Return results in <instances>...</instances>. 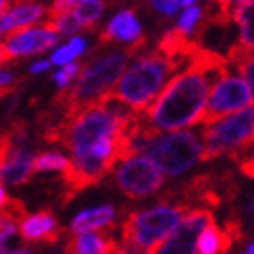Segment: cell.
Segmentation results:
<instances>
[{"mask_svg":"<svg viewBox=\"0 0 254 254\" xmlns=\"http://www.w3.org/2000/svg\"><path fill=\"white\" fill-rule=\"evenodd\" d=\"M114 40H122V42H136V40H141V25H138L136 15H134L132 8L118 12V15L108 23L104 35L99 37L101 44H110Z\"/></svg>","mask_w":254,"mask_h":254,"instance_id":"cell-13","label":"cell"},{"mask_svg":"<svg viewBox=\"0 0 254 254\" xmlns=\"http://www.w3.org/2000/svg\"><path fill=\"white\" fill-rule=\"evenodd\" d=\"M72 8L70 10H64V12H56V15H48V19H46L44 25H46L48 29L58 31L60 35H72V33H77L81 29H91Z\"/></svg>","mask_w":254,"mask_h":254,"instance_id":"cell-17","label":"cell"},{"mask_svg":"<svg viewBox=\"0 0 254 254\" xmlns=\"http://www.w3.org/2000/svg\"><path fill=\"white\" fill-rule=\"evenodd\" d=\"M33 166H35V172H64L70 161L60 155V153H52V151H46V153H40L33 157Z\"/></svg>","mask_w":254,"mask_h":254,"instance_id":"cell-19","label":"cell"},{"mask_svg":"<svg viewBox=\"0 0 254 254\" xmlns=\"http://www.w3.org/2000/svg\"><path fill=\"white\" fill-rule=\"evenodd\" d=\"M246 252H248V254H254V244H250V248H248Z\"/></svg>","mask_w":254,"mask_h":254,"instance_id":"cell-31","label":"cell"},{"mask_svg":"<svg viewBox=\"0 0 254 254\" xmlns=\"http://www.w3.org/2000/svg\"><path fill=\"white\" fill-rule=\"evenodd\" d=\"M254 149V106H246L234 114L207 124L202 132V161L219 155L244 157Z\"/></svg>","mask_w":254,"mask_h":254,"instance_id":"cell-5","label":"cell"},{"mask_svg":"<svg viewBox=\"0 0 254 254\" xmlns=\"http://www.w3.org/2000/svg\"><path fill=\"white\" fill-rule=\"evenodd\" d=\"M200 17H202V8L196 6V4H188L186 10L180 15V19H178V29L184 31L186 35H190L194 31L196 23L200 21Z\"/></svg>","mask_w":254,"mask_h":254,"instance_id":"cell-22","label":"cell"},{"mask_svg":"<svg viewBox=\"0 0 254 254\" xmlns=\"http://www.w3.org/2000/svg\"><path fill=\"white\" fill-rule=\"evenodd\" d=\"M81 68H83L81 62H68V64H64V68H60V70L54 74V81L58 83L60 89H64V87H68L74 79L79 77Z\"/></svg>","mask_w":254,"mask_h":254,"instance_id":"cell-23","label":"cell"},{"mask_svg":"<svg viewBox=\"0 0 254 254\" xmlns=\"http://www.w3.org/2000/svg\"><path fill=\"white\" fill-rule=\"evenodd\" d=\"M194 2H196V0H184L182 4H184V6H188V4H194Z\"/></svg>","mask_w":254,"mask_h":254,"instance_id":"cell-30","label":"cell"},{"mask_svg":"<svg viewBox=\"0 0 254 254\" xmlns=\"http://www.w3.org/2000/svg\"><path fill=\"white\" fill-rule=\"evenodd\" d=\"M116 217V211L112 205L87 209L79 213L74 221L70 223V232H87V230H101V227H110Z\"/></svg>","mask_w":254,"mask_h":254,"instance_id":"cell-16","label":"cell"},{"mask_svg":"<svg viewBox=\"0 0 254 254\" xmlns=\"http://www.w3.org/2000/svg\"><path fill=\"white\" fill-rule=\"evenodd\" d=\"M77 56H79V54L74 52V48L68 44V46H64V48H60L58 52H54L52 62H54V64H68V62H72Z\"/></svg>","mask_w":254,"mask_h":254,"instance_id":"cell-25","label":"cell"},{"mask_svg":"<svg viewBox=\"0 0 254 254\" xmlns=\"http://www.w3.org/2000/svg\"><path fill=\"white\" fill-rule=\"evenodd\" d=\"M141 44H143V40H136L130 48L118 50V52H112L108 56H101L93 62H89L87 66H83L77 81L72 83V87L60 89L58 95L54 97L52 106L56 110H62V118H70L81 108L106 99L112 93V89L116 87L118 79L126 70L128 60L134 56V52Z\"/></svg>","mask_w":254,"mask_h":254,"instance_id":"cell-2","label":"cell"},{"mask_svg":"<svg viewBox=\"0 0 254 254\" xmlns=\"http://www.w3.org/2000/svg\"><path fill=\"white\" fill-rule=\"evenodd\" d=\"M234 238L227 232V227H217L215 223H211L209 227L202 230V234L198 236L196 242V252L200 254H217V252H230V248L234 246Z\"/></svg>","mask_w":254,"mask_h":254,"instance_id":"cell-15","label":"cell"},{"mask_svg":"<svg viewBox=\"0 0 254 254\" xmlns=\"http://www.w3.org/2000/svg\"><path fill=\"white\" fill-rule=\"evenodd\" d=\"M46 12V8L37 2H25V4H17L12 6L8 12L2 15V23H0V29H2V35L10 33L12 29L25 27V25H33L37 19Z\"/></svg>","mask_w":254,"mask_h":254,"instance_id":"cell-14","label":"cell"},{"mask_svg":"<svg viewBox=\"0 0 254 254\" xmlns=\"http://www.w3.org/2000/svg\"><path fill=\"white\" fill-rule=\"evenodd\" d=\"M172 72H176L172 62L159 50H155L141 56L132 66L126 68L110 95L134 112H145L151 101H155V97L163 91V85Z\"/></svg>","mask_w":254,"mask_h":254,"instance_id":"cell-4","label":"cell"},{"mask_svg":"<svg viewBox=\"0 0 254 254\" xmlns=\"http://www.w3.org/2000/svg\"><path fill=\"white\" fill-rule=\"evenodd\" d=\"M240 172L246 178H254V151L246 153L244 157H240Z\"/></svg>","mask_w":254,"mask_h":254,"instance_id":"cell-27","label":"cell"},{"mask_svg":"<svg viewBox=\"0 0 254 254\" xmlns=\"http://www.w3.org/2000/svg\"><path fill=\"white\" fill-rule=\"evenodd\" d=\"M0 168H2V184H27L33 174V157L27 153L21 141L10 132L2 134V151H0Z\"/></svg>","mask_w":254,"mask_h":254,"instance_id":"cell-10","label":"cell"},{"mask_svg":"<svg viewBox=\"0 0 254 254\" xmlns=\"http://www.w3.org/2000/svg\"><path fill=\"white\" fill-rule=\"evenodd\" d=\"M230 60L219 52L198 46L188 68L163 87L143 120L157 130H180L200 124L213 87L230 74Z\"/></svg>","mask_w":254,"mask_h":254,"instance_id":"cell-1","label":"cell"},{"mask_svg":"<svg viewBox=\"0 0 254 254\" xmlns=\"http://www.w3.org/2000/svg\"><path fill=\"white\" fill-rule=\"evenodd\" d=\"M234 21L240 25V46L248 48V52L254 54V0L236 10Z\"/></svg>","mask_w":254,"mask_h":254,"instance_id":"cell-18","label":"cell"},{"mask_svg":"<svg viewBox=\"0 0 254 254\" xmlns=\"http://www.w3.org/2000/svg\"><path fill=\"white\" fill-rule=\"evenodd\" d=\"M72 2H85V0H72Z\"/></svg>","mask_w":254,"mask_h":254,"instance_id":"cell-33","label":"cell"},{"mask_svg":"<svg viewBox=\"0 0 254 254\" xmlns=\"http://www.w3.org/2000/svg\"><path fill=\"white\" fill-rule=\"evenodd\" d=\"M248 209H250V211H254V200L250 202V207H248Z\"/></svg>","mask_w":254,"mask_h":254,"instance_id":"cell-32","label":"cell"},{"mask_svg":"<svg viewBox=\"0 0 254 254\" xmlns=\"http://www.w3.org/2000/svg\"><path fill=\"white\" fill-rule=\"evenodd\" d=\"M19 236L35 244H56L60 238V225L52 211H40L25 217L19 225Z\"/></svg>","mask_w":254,"mask_h":254,"instance_id":"cell-11","label":"cell"},{"mask_svg":"<svg viewBox=\"0 0 254 254\" xmlns=\"http://www.w3.org/2000/svg\"><path fill=\"white\" fill-rule=\"evenodd\" d=\"M104 8H106V4L101 2V0H85V2H77V4H74L72 10L77 12V15L89 25V27L93 29V25L99 21Z\"/></svg>","mask_w":254,"mask_h":254,"instance_id":"cell-20","label":"cell"},{"mask_svg":"<svg viewBox=\"0 0 254 254\" xmlns=\"http://www.w3.org/2000/svg\"><path fill=\"white\" fill-rule=\"evenodd\" d=\"M116 184L124 196L145 198L149 194H155L166 184V172L157 166L155 159L145 153H136L118 163Z\"/></svg>","mask_w":254,"mask_h":254,"instance_id":"cell-6","label":"cell"},{"mask_svg":"<svg viewBox=\"0 0 254 254\" xmlns=\"http://www.w3.org/2000/svg\"><path fill=\"white\" fill-rule=\"evenodd\" d=\"M250 99H252V91H250L248 81L244 79V74L242 77L240 74H236V77L227 74V77H223L213 87L200 124L207 126V124L217 122L219 118L227 116V114L250 106Z\"/></svg>","mask_w":254,"mask_h":254,"instance_id":"cell-7","label":"cell"},{"mask_svg":"<svg viewBox=\"0 0 254 254\" xmlns=\"http://www.w3.org/2000/svg\"><path fill=\"white\" fill-rule=\"evenodd\" d=\"M68 44L74 48V52H77L79 56L85 52V48H87V44H85V40H83V37H72V40H70Z\"/></svg>","mask_w":254,"mask_h":254,"instance_id":"cell-28","label":"cell"},{"mask_svg":"<svg viewBox=\"0 0 254 254\" xmlns=\"http://www.w3.org/2000/svg\"><path fill=\"white\" fill-rule=\"evenodd\" d=\"M58 40H60V33L48 29L46 25H42V27L25 25V27L12 29L10 33L4 35V42L0 46V60H2V64L6 66L8 62L17 60V58L46 52V50L54 48L58 44Z\"/></svg>","mask_w":254,"mask_h":254,"instance_id":"cell-8","label":"cell"},{"mask_svg":"<svg viewBox=\"0 0 254 254\" xmlns=\"http://www.w3.org/2000/svg\"><path fill=\"white\" fill-rule=\"evenodd\" d=\"M50 62H52V60H42V62H35V64L29 68V72H31V74H37V72L46 70V68L50 66Z\"/></svg>","mask_w":254,"mask_h":254,"instance_id":"cell-29","label":"cell"},{"mask_svg":"<svg viewBox=\"0 0 254 254\" xmlns=\"http://www.w3.org/2000/svg\"><path fill=\"white\" fill-rule=\"evenodd\" d=\"M240 72L244 74V79L248 81V85H250V91H252V97H254V54L252 56H248L246 58V62L242 66L238 68Z\"/></svg>","mask_w":254,"mask_h":254,"instance_id":"cell-26","label":"cell"},{"mask_svg":"<svg viewBox=\"0 0 254 254\" xmlns=\"http://www.w3.org/2000/svg\"><path fill=\"white\" fill-rule=\"evenodd\" d=\"M215 223V215L207 207L192 209L184 215L180 225L174 230V234L168 238V242L159 248L163 254H178V252H196L198 236L202 234L205 227Z\"/></svg>","mask_w":254,"mask_h":254,"instance_id":"cell-9","label":"cell"},{"mask_svg":"<svg viewBox=\"0 0 254 254\" xmlns=\"http://www.w3.org/2000/svg\"><path fill=\"white\" fill-rule=\"evenodd\" d=\"M64 252L72 254H110V252H124L122 242H116L114 238L97 234L95 230L87 232H70Z\"/></svg>","mask_w":254,"mask_h":254,"instance_id":"cell-12","label":"cell"},{"mask_svg":"<svg viewBox=\"0 0 254 254\" xmlns=\"http://www.w3.org/2000/svg\"><path fill=\"white\" fill-rule=\"evenodd\" d=\"M184 0H151L155 10H159L161 15H174V12L182 6Z\"/></svg>","mask_w":254,"mask_h":254,"instance_id":"cell-24","label":"cell"},{"mask_svg":"<svg viewBox=\"0 0 254 254\" xmlns=\"http://www.w3.org/2000/svg\"><path fill=\"white\" fill-rule=\"evenodd\" d=\"M246 2H250V0H215V6H217V17L215 19L219 25H227L234 19L236 10Z\"/></svg>","mask_w":254,"mask_h":254,"instance_id":"cell-21","label":"cell"},{"mask_svg":"<svg viewBox=\"0 0 254 254\" xmlns=\"http://www.w3.org/2000/svg\"><path fill=\"white\" fill-rule=\"evenodd\" d=\"M188 202L161 200L157 207L147 211H134L122 221V250L124 252H159L168 238L184 215L188 213Z\"/></svg>","mask_w":254,"mask_h":254,"instance_id":"cell-3","label":"cell"}]
</instances>
